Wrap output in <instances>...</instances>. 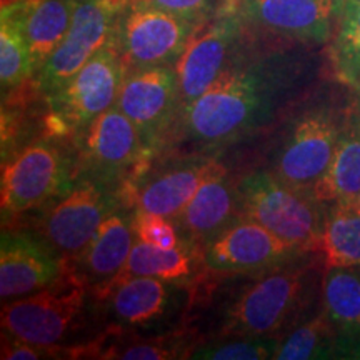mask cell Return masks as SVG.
Here are the masks:
<instances>
[{
  "label": "cell",
  "mask_w": 360,
  "mask_h": 360,
  "mask_svg": "<svg viewBox=\"0 0 360 360\" xmlns=\"http://www.w3.org/2000/svg\"><path fill=\"white\" fill-rule=\"evenodd\" d=\"M103 330L90 283L67 265L65 272L34 294L4 302L2 332L45 347H79Z\"/></svg>",
  "instance_id": "3"
},
{
  "label": "cell",
  "mask_w": 360,
  "mask_h": 360,
  "mask_svg": "<svg viewBox=\"0 0 360 360\" xmlns=\"http://www.w3.org/2000/svg\"><path fill=\"white\" fill-rule=\"evenodd\" d=\"M125 204L122 188L89 175H77L65 193L29 214L30 229L69 262L84 250L101 224Z\"/></svg>",
  "instance_id": "7"
},
{
  "label": "cell",
  "mask_w": 360,
  "mask_h": 360,
  "mask_svg": "<svg viewBox=\"0 0 360 360\" xmlns=\"http://www.w3.org/2000/svg\"><path fill=\"white\" fill-rule=\"evenodd\" d=\"M326 269L360 265V212L345 205H330L317 250Z\"/></svg>",
  "instance_id": "27"
},
{
  "label": "cell",
  "mask_w": 360,
  "mask_h": 360,
  "mask_svg": "<svg viewBox=\"0 0 360 360\" xmlns=\"http://www.w3.org/2000/svg\"><path fill=\"white\" fill-rule=\"evenodd\" d=\"M125 72L122 57L110 40L69 82L45 96L47 135L72 139L97 115L114 107Z\"/></svg>",
  "instance_id": "8"
},
{
  "label": "cell",
  "mask_w": 360,
  "mask_h": 360,
  "mask_svg": "<svg viewBox=\"0 0 360 360\" xmlns=\"http://www.w3.org/2000/svg\"><path fill=\"white\" fill-rule=\"evenodd\" d=\"M207 272L209 270L205 269L204 255L199 247L184 242L175 249H160V247L135 240L134 249L122 270L102 287L130 277H155L162 281L195 285Z\"/></svg>",
  "instance_id": "22"
},
{
  "label": "cell",
  "mask_w": 360,
  "mask_h": 360,
  "mask_svg": "<svg viewBox=\"0 0 360 360\" xmlns=\"http://www.w3.org/2000/svg\"><path fill=\"white\" fill-rule=\"evenodd\" d=\"M115 107L127 115L152 155L177 122L179 79L175 65L129 69Z\"/></svg>",
  "instance_id": "14"
},
{
  "label": "cell",
  "mask_w": 360,
  "mask_h": 360,
  "mask_svg": "<svg viewBox=\"0 0 360 360\" xmlns=\"http://www.w3.org/2000/svg\"><path fill=\"white\" fill-rule=\"evenodd\" d=\"M247 27L299 44H326L335 0H236Z\"/></svg>",
  "instance_id": "18"
},
{
  "label": "cell",
  "mask_w": 360,
  "mask_h": 360,
  "mask_svg": "<svg viewBox=\"0 0 360 360\" xmlns=\"http://www.w3.org/2000/svg\"><path fill=\"white\" fill-rule=\"evenodd\" d=\"M321 204H345L360 193V115L345 119L339 143L326 174L310 187Z\"/></svg>",
  "instance_id": "23"
},
{
  "label": "cell",
  "mask_w": 360,
  "mask_h": 360,
  "mask_svg": "<svg viewBox=\"0 0 360 360\" xmlns=\"http://www.w3.org/2000/svg\"><path fill=\"white\" fill-rule=\"evenodd\" d=\"M339 357V337L321 309L307 321L290 328L281 339L276 360H307Z\"/></svg>",
  "instance_id": "28"
},
{
  "label": "cell",
  "mask_w": 360,
  "mask_h": 360,
  "mask_svg": "<svg viewBox=\"0 0 360 360\" xmlns=\"http://www.w3.org/2000/svg\"><path fill=\"white\" fill-rule=\"evenodd\" d=\"M335 107L315 103L295 114L270 154V170L292 186L310 191L326 174L344 130Z\"/></svg>",
  "instance_id": "10"
},
{
  "label": "cell",
  "mask_w": 360,
  "mask_h": 360,
  "mask_svg": "<svg viewBox=\"0 0 360 360\" xmlns=\"http://www.w3.org/2000/svg\"><path fill=\"white\" fill-rule=\"evenodd\" d=\"M242 217L254 220L299 252L317 250L327 212L305 188L285 182L270 169L237 180Z\"/></svg>",
  "instance_id": "6"
},
{
  "label": "cell",
  "mask_w": 360,
  "mask_h": 360,
  "mask_svg": "<svg viewBox=\"0 0 360 360\" xmlns=\"http://www.w3.org/2000/svg\"><path fill=\"white\" fill-rule=\"evenodd\" d=\"M124 0H79L69 32L35 75L40 96H51L74 77L114 37Z\"/></svg>",
  "instance_id": "13"
},
{
  "label": "cell",
  "mask_w": 360,
  "mask_h": 360,
  "mask_svg": "<svg viewBox=\"0 0 360 360\" xmlns=\"http://www.w3.org/2000/svg\"><path fill=\"white\" fill-rule=\"evenodd\" d=\"M302 77L299 56L242 49L199 98L179 112L175 125L202 154L222 150L274 122Z\"/></svg>",
  "instance_id": "2"
},
{
  "label": "cell",
  "mask_w": 360,
  "mask_h": 360,
  "mask_svg": "<svg viewBox=\"0 0 360 360\" xmlns=\"http://www.w3.org/2000/svg\"><path fill=\"white\" fill-rule=\"evenodd\" d=\"M238 219H242V210L237 180L220 165L170 220L184 242L202 249Z\"/></svg>",
  "instance_id": "19"
},
{
  "label": "cell",
  "mask_w": 360,
  "mask_h": 360,
  "mask_svg": "<svg viewBox=\"0 0 360 360\" xmlns=\"http://www.w3.org/2000/svg\"><path fill=\"white\" fill-rule=\"evenodd\" d=\"M281 337L220 335L204 339L192 350L195 360H265L276 359Z\"/></svg>",
  "instance_id": "29"
},
{
  "label": "cell",
  "mask_w": 360,
  "mask_h": 360,
  "mask_svg": "<svg viewBox=\"0 0 360 360\" xmlns=\"http://www.w3.org/2000/svg\"><path fill=\"white\" fill-rule=\"evenodd\" d=\"M245 32L247 24L236 0H220L214 12L199 22L175 64L179 112L199 98L245 47Z\"/></svg>",
  "instance_id": "11"
},
{
  "label": "cell",
  "mask_w": 360,
  "mask_h": 360,
  "mask_svg": "<svg viewBox=\"0 0 360 360\" xmlns=\"http://www.w3.org/2000/svg\"><path fill=\"white\" fill-rule=\"evenodd\" d=\"M103 328L135 335H160L186 328L195 285L155 277H130L94 290Z\"/></svg>",
  "instance_id": "5"
},
{
  "label": "cell",
  "mask_w": 360,
  "mask_h": 360,
  "mask_svg": "<svg viewBox=\"0 0 360 360\" xmlns=\"http://www.w3.org/2000/svg\"><path fill=\"white\" fill-rule=\"evenodd\" d=\"M321 302L339 337V357L360 359V265L326 269Z\"/></svg>",
  "instance_id": "21"
},
{
  "label": "cell",
  "mask_w": 360,
  "mask_h": 360,
  "mask_svg": "<svg viewBox=\"0 0 360 360\" xmlns=\"http://www.w3.org/2000/svg\"><path fill=\"white\" fill-rule=\"evenodd\" d=\"M326 265L319 252H307L259 272L219 276L193 300L191 328L204 339L220 335L282 337L307 321L322 300ZM217 276V274H215ZM188 315V317H191Z\"/></svg>",
  "instance_id": "1"
},
{
  "label": "cell",
  "mask_w": 360,
  "mask_h": 360,
  "mask_svg": "<svg viewBox=\"0 0 360 360\" xmlns=\"http://www.w3.org/2000/svg\"><path fill=\"white\" fill-rule=\"evenodd\" d=\"M219 167L212 155L202 152L180 157L155 170L147 169L122 188L124 199L135 210L172 219Z\"/></svg>",
  "instance_id": "15"
},
{
  "label": "cell",
  "mask_w": 360,
  "mask_h": 360,
  "mask_svg": "<svg viewBox=\"0 0 360 360\" xmlns=\"http://www.w3.org/2000/svg\"><path fill=\"white\" fill-rule=\"evenodd\" d=\"M77 175L124 188L148 169L152 154L141 134L117 107H110L70 139Z\"/></svg>",
  "instance_id": "9"
},
{
  "label": "cell",
  "mask_w": 360,
  "mask_h": 360,
  "mask_svg": "<svg viewBox=\"0 0 360 360\" xmlns=\"http://www.w3.org/2000/svg\"><path fill=\"white\" fill-rule=\"evenodd\" d=\"M32 0H4L0 11V82L2 98L32 79L27 19Z\"/></svg>",
  "instance_id": "24"
},
{
  "label": "cell",
  "mask_w": 360,
  "mask_h": 360,
  "mask_svg": "<svg viewBox=\"0 0 360 360\" xmlns=\"http://www.w3.org/2000/svg\"><path fill=\"white\" fill-rule=\"evenodd\" d=\"M134 232L135 240L146 242L160 249H175L184 244L172 220L164 215L143 212V210H135Z\"/></svg>",
  "instance_id": "30"
},
{
  "label": "cell",
  "mask_w": 360,
  "mask_h": 360,
  "mask_svg": "<svg viewBox=\"0 0 360 360\" xmlns=\"http://www.w3.org/2000/svg\"><path fill=\"white\" fill-rule=\"evenodd\" d=\"M67 262L30 229H4L0 237V299L34 294L56 282Z\"/></svg>",
  "instance_id": "17"
},
{
  "label": "cell",
  "mask_w": 360,
  "mask_h": 360,
  "mask_svg": "<svg viewBox=\"0 0 360 360\" xmlns=\"http://www.w3.org/2000/svg\"><path fill=\"white\" fill-rule=\"evenodd\" d=\"M337 205H345V207H350V209L357 210V212H360V193L357 197H354L352 200L345 202V204H337Z\"/></svg>",
  "instance_id": "32"
},
{
  "label": "cell",
  "mask_w": 360,
  "mask_h": 360,
  "mask_svg": "<svg viewBox=\"0 0 360 360\" xmlns=\"http://www.w3.org/2000/svg\"><path fill=\"white\" fill-rule=\"evenodd\" d=\"M134 214L135 209L127 202L117 207L101 224L84 250L67 262L92 289L109 283L127 262L135 244Z\"/></svg>",
  "instance_id": "20"
},
{
  "label": "cell",
  "mask_w": 360,
  "mask_h": 360,
  "mask_svg": "<svg viewBox=\"0 0 360 360\" xmlns=\"http://www.w3.org/2000/svg\"><path fill=\"white\" fill-rule=\"evenodd\" d=\"M197 25L162 8L129 2L119 13L112 42L127 70L175 65Z\"/></svg>",
  "instance_id": "12"
},
{
  "label": "cell",
  "mask_w": 360,
  "mask_h": 360,
  "mask_svg": "<svg viewBox=\"0 0 360 360\" xmlns=\"http://www.w3.org/2000/svg\"><path fill=\"white\" fill-rule=\"evenodd\" d=\"M328 62L340 84L360 92V0H335Z\"/></svg>",
  "instance_id": "26"
},
{
  "label": "cell",
  "mask_w": 360,
  "mask_h": 360,
  "mask_svg": "<svg viewBox=\"0 0 360 360\" xmlns=\"http://www.w3.org/2000/svg\"><path fill=\"white\" fill-rule=\"evenodd\" d=\"M0 184L2 224H12L60 197L77 179L70 139L45 135L4 160Z\"/></svg>",
  "instance_id": "4"
},
{
  "label": "cell",
  "mask_w": 360,
  "mask_h": 360,
  "mask_svg": "<svg viewBox=\"0 0 360 360\" xmlns=\"http://www.w3.org/2000/svg\"><path fill=\"white\" fill-rule=\"evenodd\" d=\"M124 2L146 4V6H152L162 8L165 12L175 13V15L186 17L188 20L202 22L214 12L220 0H124Z\"/></svg>",
  "instance_id": "31"
},
{
  "label": "cell",
  "mask_w": 360,
  "mask_h": 360,
  "mask_svg": "<svg viewBox=\"0 0 360 360\" xmlns=\"http://www.w3.org/2000/svg\"><path fill=\"white\" fill-rule=\"evenodd\" d=\"M77 4L79 0H32L27 39L34 77L69 32Z\"/></svg>",
  "instance_id": "25"
},
{
  "label": "cell",
  "mask_w": 360,
  "mask_h": 360,
  "mask_svg": "<svg viewBox=\"0 0 360 360\" xmlns=\"http://www.w3.org/2000/svg\"><path fill=\"white\" fill-rule=\"evenodd\" d=\"M250 219H238L202 247L205 269L217 276L259 272L302 255Z\"/></svg>",
  "instance_id": "16"
}]
</instances>
